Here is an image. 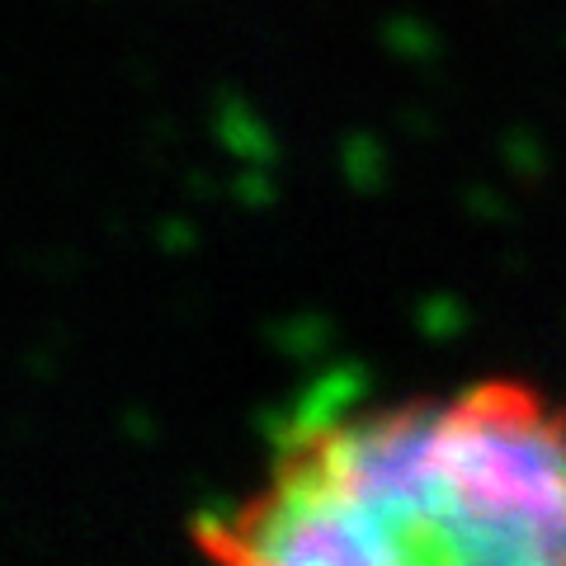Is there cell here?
<instances>
[{"mask_svg": "<svg viewBox=\"0 0 566 566\" xmlns=\"http://www.w3.org/2000/svg\"><path fill=\"white\" fill-rule=\"evenodd\" d=\"M193 543L212 566H566V401L482 378L312 420Z\"/></svg>", "mask_w": 566, "mask_h": 566, "instance_id": "obj_1", "label": "cell"}]
</instances>
